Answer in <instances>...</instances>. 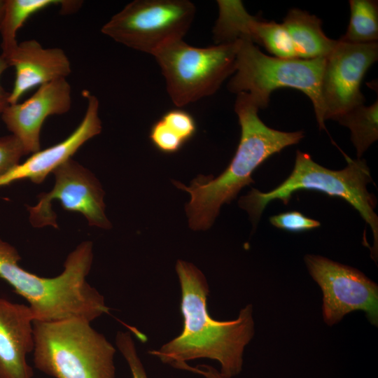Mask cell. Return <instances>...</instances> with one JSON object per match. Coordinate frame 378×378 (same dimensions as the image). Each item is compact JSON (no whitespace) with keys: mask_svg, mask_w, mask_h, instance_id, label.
<instances>
[{"mask_svg":"<svg viewBox=\"0 0 378 378\" xmlns=\"http://www.w3.org/2000/svg\"><path fill=\"white\" fill-rule=\"evenodd\" d=\"M175 268L181 291L182 332L148 354L172 367L197 358L216 360L223 374L231 378L238 375L244 348L254 335L252 305L242 308L234 320H215L208 312L209 289L202 271L181 260H177Z\"/></svg>","mask_w":378,"mask_h":378,"instance_id":"obj_1","label":"cell"},{"mask_svg":"<svg viewBox=\"0 0 378 378\" xmlns=\"http://www.w3.org/2000/svg\"><path fill=\"white\" fill-rule=\"evenodd\" d=\"M259 109L249 93L237 94L234 111L241 127L240 141L233 158L221 174L216 178L199 175L189 187L173 181L178 188L190 195L185 209L191 229H209L221 206L230 203L244 186L254 182L252 174L262 163L286 147L298 144L304 136L302 131L287 132L267 126L258 116Z\"/></svg>","mask_w":378,"mask_h":378,"instance_id":"obj_2","label":"cell"},{"mask_svg":"<svg viewBox=\"0 0 378 378\" xmlns=\"http://www.w3.org/2000/svg\"><path fill=\"white\" fill-rule=\"evenodd\" d=\"M92 247L90 241L80 243L67 256L60 274L45 278L21 267L16 248L0 238V277L28 302L34 321L78 318L91 322L109 311L104 296L87 281Z\"/></svg>","mask_w":378,"mask_h":378,"instance_id":"obj_3","label":"cell"},{"mask_svg":"<svg viewBox=\"0 0 378 378\" xmlns=\"http://www.w3.org/2000/svg\"><path fill=\"white\" fill-rule=\"evenodd\" d=\"M347 165L342 170H331L315 162L309 153L296 151L295 165L291 174L279 186L262 192L252 188L239 201L253 224H256L266 206L273 200L287 204L292 195L301 190L322 192L337 196L349 202L370 225L374 237L371 257L377 260L378 217L374 212L376 197L370 193L367 185L372 182L369 167L365 160H352L343 153Z\"/></svg>","mask_w":378,"mask_h":378,"instance_id":"obj_4","label":"cell"},{"mask_svg":"<svg viewBox=\"0 0 378 378\" xmlns=\"http://www.w3.org/2000/svg\"><path fill=\"white\" fill-rule=\"evenodd\" d=\"M90 321H34V362L55 378H115V349Z\"/></svg>","mask_w":378,"mask_h":378,"instance_id":"obj_5","label":"cell"},{"mask_svg":"<svg viewBox=\"0 0 378 378\" xmlns=\"http://www.w3.org/2000/svg\"><path fill=\"white\" fill-rule=\"evenodd\" d=\"M325 57L314 59H283L268 56L250 40H238L236 71L227 89L235 94L248 92L265 108L272 92L278 88L300 90L312 101L320 130H326L321 99V83Z\"/></svg>","mask_w":378,"mask_h":378,"instance_id":"obj_6","label":"cell"},{"mask_svg":"<svg viewBox=\"0 0 378 378\" xmlns=\"http://www.w3.org/2000/svg\"><path fill=\"white\" fill-rule=\"evenodd\" d=\"M238 40L207 48L172 41L153 56L165 78L167 92L177 107L214 94L236 71Z\"/></svg>","mask_w":378,"mask_h":378,"instance_id":"obj_7","label":"cell"},{"mask_svg":"<svg viewBox=\"0 0 378 378\" xmlns=\"http://www.w3.org/2000/svg\"><path fill=\"white\" fill-rule=\"evenodd\" d=\"M188 0H135L115 14L101 31L125 46L153 54L183 39L195 15Z\"/></svg>","mask_w":378,"mask_h":378,"instance_id":"obj_8","label":"cell"},{"mask_svg":"<svg viewBox=\"0 0 378 378\" xmlns=\"http://www.w3.org/2000/svg\"><path fill=\"white\" fill-rule=\"evenodd\" d=\"M312 279L323 293L322 314L330 326L356 310L365 312L369 322L378 325V286L356 268L316 255L304 258Z\"/></svg>","mask_w":378,"mask_h":378,"instance_id":"obj_9","label":"cell"},{"mask_svg":"<svg viewBox=\"0 0 378 378\" xmlns=\"http://www.w3.org/2000/svg\"><path fill=\"white\" fill-rule=\"evenodd\" d=\"M52 189L40 194L34 206H27L31 224L36 227H57L52 202L57 200L66 211L83 215L91 226L109 229L111 224L105 214L104 192L96 176L71 158L52 172Z\"/></svg>","mask_w":378,"mask_h":378,"instance_id":"obj_10","label":"cell"},{"mask_svg":"<svg viewBox=\"0 0 378 378\" xmlns=\"http://www.w3.org/2000/svg\"><path fill=\"white\" fill-rule=\"evenodd\" d=\"M377 59V42L350 43L337 40L332 51L325 57L321 83L325 121L364 104L360 84Z\"/></svg>","mask_w":378,"mask_h":378,"instance_id":"obj_11","label":"cell"},{"mask_svg":"<svg viewBox=\"0 0 378 378\" xmlns=\"http://www.w3.org/2000/svg\"><path fill=\"white\" fill-rule=\"evenodd\" d=\"M71 106V87L66 78H59L38 86L24 102L9 104L1 117L21 142L25 154H32L41 150L40 132L45 120L68 112Z\"/></svg>","mask_w":378,"mask_h":378,"instance_id":"obj_12","label":"cell"},{"mask_svg":"<svg viewBox=\"0 0 378 378\" xmlns=\"http://www.w3.org/2000/svg\"><path fill=\"white\" fill-rule=\"evenodd\" d=\"M83 96L87 101V107L76 129L64 141L32 153L23 163L1 176L0 187L22 179H29L34 183H42L59 164L71 158L86 141L101 132L99 100L88 90L83 92Z\"/></svg>","mask_w":378,"mask_h":378,"instance_id":"obj_13","label":"cell"},{"mask_svg":"<svg viewBox=\"0 0 378 378\" xmlns=\"http://www.w3.org/2000/svg\"><path fill=\"white\" fill-rule=\"evenodd\" d=\"M34 317L29 307L0 297V378H32L27 356L34 351Z\"/></svg>","mask_w":378,"mask_h":378,"instance_id":"obj_14","label":"cell"},{"mask_svg":"<svg viewBox=\"0 0 378 378\" xmlns=\"http://www.w3.org/2000/svg\"><path fill=\"white\" fill-rule=\"evenodd\" d=\"M15 69V79L9 92V104L18 102L29 90L59 78H66L71 72L70 61L59 48H43L37 41L18 43L6 59Z\"/></svg>","mask_w":378,"mask_h":378,"instance_id":"obj_15","label":"cell"},{"mask_svg":"<svg viewBox=\"0 0 378 378\" xmlns=\"http://www.w3.org/2000/svg\"><path fill=\"white\" fill-rule=\"evenodd\" d=\"M281 24L287 30L300 59L326 57L337 43V40L324 34L321 19L304 10L290 9Z\"/></svg>","mask_w":378,"mask_h":378,"instance_id":"obj_16","label":"cell"},{"mask_svg":"<svg viewBox=\"0 0 378 378\" xmlns=\"http://www.w3.org/2000/svg\"><path fill=\"white\" fill-rule=\"evenodd\" d=\"M65 2L59 0H5L0 20L1 55L6 59L16 49L18 45L17 31L31 15L52 5H64Z\"/></svg>","mask_w":378,"mask_h":378,"instance_id":"obj_17","label":"cell"},{"mask_svg":"<svg viewBox=\"0 0 378 378\" xmlns=\"http://www.w3.org/2000/svg\"><path fill=\"white\" fill-rule=\"evenodd\" d=\"M333 120L349 129L351 140L359 159L378 139V100L369 106H355Z\"/></svg>","mask_w":378,"mask_h":378,"instance_id":"obj_18","label":"cell"},{"mask_svg":"<svg viewBox=\"0 0 378 378\" xmlns=\"http://www.w3.org/2000/svg\"><path fill=\"white\" fill-rule=\"evenodd\" d=\"M350 21L340 41L369 43L378 40V2L374 0H350Z\"/></svg>","mask_w":378,"mask_h":378,"instance_id":"obj_19","label":"cell"},{"mask_svg":"<svg viewBox=\"0 0 378 378\" xmlns=\"http://www.w3.org/2000/svg\"><path fill=\"white\" fill-rule=\"evenodd\" d=\"M219 15L213 29L218 44L233 43L239 39H248V24L253 18L241 1H217Z\"/></svg>","mask_w":378,"mask_h":378,"instance_id":"obj_20","label":"cell"},{"mask_svg":"<svg viewBox=\"0 0 378 378\" xmlns=\"http://www.w3.org/2000/svg\"><path fill=\"white\" fill-rule=\"evenodd\" d=\"M252 20L249 27V38L254 44L263 46L279 58H298L291 38L282 24L260 20L256 17Z\"/></svg>","mask_w":378,"mask_h":378,"instance_id":"obj_21","label":"cell"},{"mask_svg":"<svg viewBox=\"0 0 378 378\" xmlns=\"http://www.w3.org/2000/svg\"><path fill=\"white\" fill-rule=\"evenodd\" d=\"M149 137L154 146L164 153H176L185 144L161 118L151 127Z\"/></svg>","mask_w":378,"mask_h":378,"instance_id":"obj_22","label":"cell"},{"mask_svg":"<svg viewBox=\"0 0 378 378\" xmlns=\"http://www.w3.org/2000/svg\"><path fill=\"white\" fill-rule=\"evenodd\" d=\"M115 344L127 361L132 378H148L130 332L118 331L115 336Z\"/></svg>","mask_w":378,"mask_h":378,"instance_id":"obj_23","label":"cell"},{"mask_svg":"<svg viewBox=\"0 0 378 378\" xmlns=\"http://www.w3.org/2000/svg\"><path fill=\"white\" fill-rule=\"evenodd\" d=\"M161 119L185 143L196 133L197 125L194 118L182 109H172L165 113Z\"/></svg>","mask_w":378,"mask_h":378,"instance_id":"obj_24","label":"cell"},{"mask_svg":"<svg viewBox=\"0 0 378 378\" xmlns=\"http://www.w3.org/2000/svg\"><path fill=\"white\" fill-rule=\"evenodd\" d=\"M270 223L274 227L290 231L302 232L320 227L319 221L307 217L302 213L293 211H288L270 218Z\"/></svg>","mask_w":378,"mask_h":378,"instance_id":"obj_25","label":"cell"},{"mask_svg":"<svg viewBox=\"0 0 378 378\" xmlns=\"http://www.w3.org/2000/svg\"><path fill=\"white\" fill-rule=\"evenodd\" d=\"M24 155V148L14 135L0 137V177L19 164Z\"/></svg>","mask_w":378,"mask_h":378,"instance_id":"obj_26","label":"cell"},{"mask_svg":"<svg viewBox=\"0 0 378 378\" xmlns=\"http://www.w3.org/2000/svg\"><path fill=\"white\" fill-rule=\"evenodd\" d=\"M174 368L189 371L204 377L205 378H231L223 374L215 368L208 365H198L196 367H192L187 363H181L176 365Z\"/></svg>","mask_w":378,"mask_h":378,"instance_id":"obj_27","label":"cell"},{"mask_svg":"<svg viewBox=\"0 0 378 378\" xmlns=\"http://www.w3.org/2000/svg\"><path fill=\"white\" fill-rule=\"evenodd\" d=\"M9 66L7 60L0 55V76ZM8 98L9 92H6L0 84V116L5 108L9 105Z\"/></svg>","mask_w":378,"mask_h":378,"instance_id":"obj_28","label":"cell"},{"mask_svg":"<svg viewBox=\"0 0 378 378\" xmlns=\"http://www.w3.org/2000/svg\"><path fill=\"white\" fill-rule=\"evenodd\" d=\"M4 4H5V0H0V20L2 17Z\"/></svg>","mask_w":378,"mask_h":378,"instance_id":"obj_29","label":"cell"}]
</instances>
